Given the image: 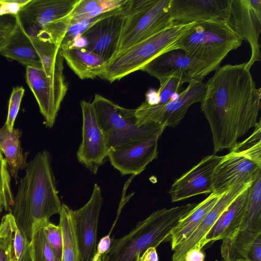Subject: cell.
Returning <instances> with one entry per match:
<instances>
[{
    "label": "cell",
    "instance_id": "cell-1",
    "mask_svg": "<svg viewBox=\"0 0 261 261\" xmlns=\"http://www.w3.org/2000/svg\"><path fill=\"white\" fill-rule=\"evenodd\" d=\"M205 85L201 109L210 126L214 152L230 150L258 122L261 89L246 63L220 67Z\"/></svg>",
    "mask_w": 261,
    "mask_h": 261
},
{
    "label": "cell",
    "instance_id": "cell-2",
    "mask_svg": "<svg viewBox=\"0 0 261 261\" xmlns=\"http://www.w3.org/2000/svg\"><path fill=\"white\" fill-rule=\"evenodd\" d=\"M61 205L49 153L42 151L28 163L12 210L17 227L29 243L35 224L59 214Z\"/></svg>",
    "mask_w": 261,
    "mask_h": 261
},
{
    "label": "cell",
    "instance_id": "cell-3",
    "mask_svg": "<svg viewBox=\"0 0 261 261\" xmlns=\"http://www.w3.org/2000/svg\"><path fill=\"white\" fill-rule=\"evenodd\" d=\"M196 204L188 203L153 212L127 234L112 239L110 248L101 256L102 261H136L137 255L148 248L170 241L174 228Z\"/></svg>",
    "mask_w": 261,
    "mask_h": 261
},
{
    "label": "cell",
    "instance_id": "cell-4",
    "mask_svg": "<svg viewBox=\"0 0 261 261\" xmlns=\"http://www.w3.org/2000/svg\"><path fill=\"white\" fill-rule=\"evenodd\" d=\"M243 41L229 21L210 20L195 22L176 47L202 63L208 74L219 68L227 55L240 47Z\"/></svg>",
    "mask_w": 261,
    "mask_h": 261
},
{
    "label": "cell",
    "instance_id": "cell-5",
    "mask_svg": "<svg viewBox=\"0 0 261 261\" xmlns=\"http://www.w3.org/2000/svg\"><path fill=\"white\" fill-rule=\"evenodd\" d=\"M195 22L174 23L117 53L106 66L100 76L111 83L141 69L158 55L177 49L176 43Z\"/></svg>",
    "mask_w": 261,
    "mask_h": 261
},
{
    "label": "cell",
    "instance_id": "cell-6",
    "mask_svg": "<svg viewBox=\"0 0 261 261\" xmlns=\"http://www.w3.org/2000/svg\"><path fill=\"white\" fill-rule=\"evenodd\" d=\"M80 0H30L16 16L31 38L61 46Z\"/></svg>",
    "mask_w": 261,
    "mask_h": 261
},
{
    "label": "cell",
    "instance_id": "cell-7",
    "mask_svg": "<svg viewBox=\"0 0 261 261\" xmlns=\"http://www.w3.org/2000/svg\"><path fill=\"white\" fill-rule=\"evenodd\" d=\"M253 133L222 158L213 175V192L222 194L237 185L251 182L261 173L260 121Z\"/></svg>",
    "mask_w": 261,
    "mask_h": 261
},
{
    "label": "cell",
    "instance_id": "cell-8",
    "mask_svg": "<svg viewBox=\"0 0 261 261\" xmlns=\"http://www.w3.org/2000/svg\"><path fill=\"white\" fill-rule=\"evenodd\" d=\"M171 2L126 0L123 4L126 17L117 54L173 25Z\"/></svg>",
    "mask_w": 261,
    "mask_h": 261
},
{
    "label": "cell",
    "instance_id": "cell-9",
    "mask_svg": "<svg viewBox=\"0 0 261 261\" xmlns=\"http://www.w3.org/2000/svg\"><path fill=\"white\" fill-rule=\"evenodd\" d=\"M92 102L109 150L145 139L164 127L155 124L139 126L135 109L123 108L99 94H95Z\"/></svg>",
    "mask_w": 261,
    "mask_h": 261
},
{
    "label": "cell",
    "instance_id": "cell-10",
    "mask_svg": "<svg viewBox=\"0 0 261 261\" xmlns=\"http://www.w3.org/2000/svg\"><path fill=\"white\" fill-rule=\"evenodd\" d=\"M206 90L202 81L194 80L180 92L177 100H169L164 104L150 106L144 101L135 110L139 126L155 124L161 126L173 127L185 117L189 108L201 102Z\"/></svg>",
    "mask_w": 261,
    "mask_h": 261
},
{
    "label": "cell",
    "instance_id": "cell-11",
    "mask_svg": "<svg viewBox=\"0 0 261 261\" xmlns=\"http://www.w3.org/2000/svg\"><path fill=\"white\" fill-rule=\"evenodd\" d=\"M123 4L113 11L104 13L81 35L85 41L84 48L99 56L107 63L118 51L126 17Z\"/></svg>",
    "mask_w": 261,
    "mask_h": 261
},
{
    "label": "cell",
    "instance_id": "cell-12",
    "mask_svg": "<svg viewBox=\"0 0 261 261\" xmlns=\"http://www.w3.org/2000/svg\"><path fill=\"white\" fill-rule=\"evenodd\" d=\"M25 76L45 118L46 126L53 127L67 91L63 74L48 76L42 68L27 66Z\"/></svg>",
    "mask_w": 261,
    "mask_h": 261
},
{
    "label": "cell",
    "instance_id": "cell-13",
    "mask_svg": "<svg viewBox=\"0 0 261 261\" xmlns=\"http://www.w3.org/2000/svg\"><path fill=\"white\" fill-rule=\"evenodd\" d=\"M165 127L150 136L120 145L109 150L108 157L111 165L122 175H137L158 156V144Z\"/></svg>",
    "mask_w": 261,
    "mask_h": 261
},
{
    "label": "cell",
    "instance_id": "cell-14",
    "mask_svg": "<svg viewBox=\"0 0 261 261\" xmlns=\"http://www.w3.org/2000/svg\"><path fill=\"white\" fill-rule=\"evenodd\" d=\"M141 70L157 79L159 82L170 76L181 79L185 83L202 81L208 75L204 65L180 49L161 54Z\"/></svg>",
    "mask_w": 261,
    "mask_h": 261
},
{
    "label": "cell",
    "instance_id": "cell-15",
    "mask_svg": "<svg viewBox=\"0 0 261 261\" xmlns=\"http://www.w3.org/2000/svg\"><path fill=\"white\" fill-rule=\"evenodd\" d=\"M102 197L95 184L89 200L81 208L73 211V219L79 261H93L96 254L97 230Z\"/></svg>",
    "mask_w": 261,
    "mask_h": 261
},
{
    "label": "cell",
    "instance_id": "cell-16",
    "mask_svg": "<svg viewBox=\"0 0 261 261\" xmlns=\"http://www.w3.org/2000/svg\"><path fill=\"white\" fill-rule=\"evenodd\" d=\"M82 140L76 153L79 162L93 174L108 157L109 150L99 125L93 102L81 101Z\"/></svg>",
    "mask_w": 261,
    "mask_h": 261
},
{
    "label": "cell",
    "instance_id": "cell-17",
    "mask_svg": "<svg viewBox=\"0 0 261 261\" xmlns=\"http://www.w3.org/2000/svg\"><path fill=\"white\" fill-rule=\"evenodd\" d=\"M229 23L236 33L249 43L251 56L246 66L250 70L260 60L261 0H232Z\"/></svg>",
    "mask_w": 261,
    "mask_h": 261
},
{
    "label": "cell",
    "instance_id": "cell-18",
    "mask_svg": "<svg viewBox=\"0 0 261 261\" xmlns=\"http://www.w3.org/2000/svg\"><path fill=\"white\" fill-rule=\"evenodd\" d=\"M221 158L215 154L207 155L176 179L169 191L172 202L213 192V175Z\"/></svg>",
    "mask_w": 261,
    "mask_h": 261
},
{
    "label": "cell",
    "instance_id": "cell-19",
    "mask_svg": "<svg viewBox=\"0 0 261 261\" xmlns=\"http://www.w3.org/2000/svg\"><path fill=\"white\" fill-rule=\"evenodd\" d=\"M232 0H171V13L175 23L210 20L229 21Z\"/></svg>",
    "mask_w": 261,
    "mask_h": 261
},
{
    "label": "cell",
    "instance_id": "cell-20",
    "mask_svg": "<svg viewBox=\"0 0 261 261\" xmlns=\"http://www.w3.org/2000/svg\"><path fill=\"white\" fill-rule=\"evenodd\" d=\"M251 183L235 185L223 193L194 231L173 249L172 261H184L186 254L189 250L193 248L201 249L208 231L222 213L241 193L249 187Z\"/></svg>",
    "mask_w": 261,
    "mask_h": 261
},
{
    "label": "cell",
    "instance_id": "cell-21",
    "mask_svg": "<svg viewBox=\"0 0 261 261\" xmlns=\"http://www.w3.org/2000/svg\"><path fill=\"white\" fill-rule=\"evenodd\" d=\"M248 188L241 193L220 215L207 233L203 243V247L219 240L232 239L239 232L244 215Z\"/></svg>",
    "mask_w": 261,
    "mask_h": 261
},
{
    "label": "cell",
    "instance_id": "cell-22",
    "mask_svg": "<svg viewBox=\"0 0 261 261\" xmlns=\"http://www.w3.org/2000/svg\"><path fill=\"white\" fill-rule=\"evenodd\" d=\"M60 50L63 59L81 80L100 77L103 74L107 63L95 53L79 47Z\"/></svg>",
    "mask_w": 261,
    "mask_h": 261
},
{
    "label": "cell",
    "instance_id": "cell-23",
    "mask_svg": "<svg viewBox=\"0 0 261 261\" xmlns=\"http://www.w3.org/2000/svg\"><path fill=\"white\" fill-rule=\"evenodd\" d=\"M0 55L16 60L26 67L42 68L32 39L21 29L18 22L7 43L0 50Z\"/></svg>",
    "mask_w": 261,
    "mask_h": 261
},
{
    "label": "cell",
    "instance_id": "cell-24",
    "mask_svg": "<svg viewBox=\"0 0 261 261\" xmlns=\"http://www.w3.org/2000/svg\"><path fill=\"white\" fill-rule=\"evenodd\" d=\"M222 194L215 192L210 194L207 198L197 204L180 220L171 232L170 242L172 250L194 231Z\"/></svg>",
    "mask_w": 261,
    "mask_h": 261
},
{
    "label": "cell",
    "instance_id": "cell-25",
    "mask_svg": "<svg viewBox=\"0 0 261 261\" xmlns=\"http://www.w3.org/2000/svg\"><path fill=\"white\" fill-rule=\"evenodd\" d=\"M21 132L19 129L10 130L5 124L0 129V149L4 153L11 174L16 181L19 170L28 165L27 157L21 148Z\"/></svg>",
    "mask_w": 261,
    "mask_h": 261
},
{
    "label": "cell",
    "instance_id": "cell-26",
    "mask_svg": "<svg viewBox=\"0 0 261 261\" xmlns=\"http://www.w3.org/2000/svg\"><path fill=\"white\" fill-rule=\"evenodd\" d=\"M261 232V173L248 189V198L239 231Z\"/></svg>",
    "mask_w": 261,
    "mask_h": 261
},
{
    "label": "cell",
    "instance_id": "cell-27",
    "mask_svg": "<svg viewBox=\"0 0 261 261\" xmlns=\"http://www.w3.org/2000/svg\"><path fill=\"white\" fill-rule=\"evenodd\" d=\"M73 210L62 203L59 225L63 234V249L61 261H79V251L74 228Z\"/></svg>",
    "mask_w": 261,
    "mask_h": 261
},
{
    "label": "cell",
    "instance_id": "cell-28",
    "mask_svg": "<svg viewBox=\"0 0 261 261\" xmlns=\"http://www.w3.org/2000/svg\"><path fill=\"white\" fill-rule=\"evenodd\" d=\"M39 55L42 67L48 76L63 74V58L60 45L31 38Z\"/></svg>",
    "mask_w": 261,
    "mask_h": 261
},
{
    "label": "cell",
    "instance_id": "cell-29",
    "mask_svg": "<svg viewBox=\"0 0 261 261\" xmlns=\"http://www.w3.org/2000/svg\"><path fill=\"white\" fill-rule=\"evenodd\" d=\"M43 221L37 223L33 227L30 243L33 261H59L46 239Z\"/></svg>",
    "mask_w": 261,
    "mask_h": 261
},
{
    "label": "cell",
    "instance_id": "cell-30",
    "mask_svg": "<svg viewBox=\"0 0 261 261\" xmlns=\"http://www.w3.org/2000/svg\"><path fill=\"white\" fill-rule=\"evenodd\" d=\"M12 213L4 215L0 223V261H11L13 224Z\"/></svg>",
    "mask_w": 261,
    "mask_h": 261
},
{
    "label": "cell",
    "instance_id": "cell-31",
    "mask_svg": "<svg viewBox=\"0 0 261 261\" xmlns=\"http://www.w3.org/2000/svg\"><path fill=\"white\" fill-rule=\"evenodd\" d=\"M10 180L7 162L0 149V203L6 211L12 213L14 197L10 187Z\"/></svg>",
    "mask_w": 261,
    "mask_h": 261
},
{
    "label": "cell",
    "instance_id": "cell-32",
    "mask_svg": "<svg viewBox=\"0 0 261 261\" xmlns=\"http://www.w3.org/2000/svg\"><path fill=\"white\" fill-rule=\"evenodd\" d=\"M103 14L94 18L71 22L62 41L60 49H64L70 47L74 40L80 37L89 27L99 19Z\"/></svg>",
    "mask_w": 261,
    "mask_h": 261
},
{
    "label": "cell",
    "instance_id": "cell-33",
    "mask_svg": "<svg viewBox=\"0 0 261 261\" xmlns=\"http://www.w3.org/2000/svg\"><path fill=\"white\" fill-rule=\"evenodd\" d=\"M43 228L54 254L59 261H61L63 239L61 227L48 220L43 221Z\"/></svg>",
    "mask_w": 261,
    "mask_h": 261
},
{
    "label": "cell",
    "instance_id": "cell-34",
    "mask_svg": "<svg viewBox=\"0 0 261 261\" xmlns=\"http://www.w3.org/2000/svg\"><path fill=\"white\" fill-rule=\"evenodd\" d=\"M159 82L160 87L158 92L160 101L158 105L169 101L173 93L181 92L182 85L185 83L181 79L176 76H170Z\"/></svg>",
    "mask_w": 261,
    "mask_h": 261
},
{
    "label": "cell",
    "instance_id": "cell-35",
    "mask_svg": "<svg viewBox=\"0 0 261 261\" xmlns=\"http://www.w3.org/2000/svg\"><path fill=\"white\" fill-rule=\"evenodd\" d=\"M24 89L22 87L13 88L9 101L8 110L5 124L10 130H12L15 119L17 116L21 101L24 95Z\"/></svg>",
    "mask_w": 261,
    "mask_h": 261
},
{
    "label": "cell",
    "instance_id": "cell-36",
    "mask_svg": "<svg viewBox=\"0 0 261 261\" xmlns=\"http://www.w3.org/2000/svg\"><path fill=\"white\" fill-rule=\"evenodd\" d=\"M29 244L14 222L11 261H22Z\"/></svg>",
    "mask_w": 261,
    "mask_h": 261
},
{
    "label": "cell",
    "instance_id": "cell-37",
    "mask_svg": "<svg viewBox=\"0 0 261 261\" xmlns=\"http://www.w3.org/2000/svg\"><path fill=\"white\" fill-rule=\"evenodd\" d=\"M30 0H0V16L16 17Z\"/></svg>",
    "mask_w": 261,
    "mask_h": 261
},
{
    "label": "cell",
    "instance_id": "cell-38",
    "mask_svg": "<svg viewBox=\"0 0 261 261\" xmlns=\"http://www.w3.org/2000/svg\"><path fill=\"white\" fill-rule=\"evenodd\" d=\"M246 261H261V235L256 238L250 246Z\"/></svg>",
    "mask_w": 261,
    "mask_h": 261
},
{
    "label": "cell",
    "instance_id": "cell-39",
    "mask_svg": "<svg viewBox=\"0 0 261 261\" xmlns=\"http://www.w3.org/2000/svg\"><path fill=\"white\" fill-rule=\"evenodd\" d=\"M17 24L16 17L11 15L0 16V31H13Z\"/></svg>",
    "mask_w": 261,
    "mask_h": 261
},
{
    "label": "cell",
    "instance_id": "cell-40",
    "mask_svg": "<svg viewBox=\"0 0 261 261\" xmlns=\"http://www.w3.org/2000/svg\"><path fill=\"white\" fill-rule=\"evenodd\" d=\"M205 254L201 249L193 248L185 255L184 261H204Z\"/></svg>",
    "mask_w": 261,
    "mask_h": 261
},
{
    "label": "cell",
    "instance_id": "cell-41",
    "mask_svg": "<svg viewBox=\"0 0 261 261\" xmlns=\"http://www.w3.org/2000/svg\"><path fill=\"white\" fill-rule=\"evenodd\" d=\"M111 242L112 239L110 238V234L102 238L97 245L96 254L101 256L105 253L110 248Z\"/></svg>",
    "mask_w": 261,
    "mask_h": 261
},
{
    "label": "cell",
    "instance_id": "cell-42",
    "mask_svg": "<svg viewBox=\"0 0 261 261\" xmlns=\"http://www.w3.org/2000/svg\"><path fill=\"white\" fill-rule=\"evenodd\" d=\"M139 261H159L156 248L150 247L145 250L140 256Z\"/></svg>",
    "mask_w": 261,
    "mask_h": 261
},
{
    "label": "cell",
    "instance_id": "cell-43",
    "mask_svg": "<svg viewBox=\"0 0 261 261\" xmlns=\"http://www.w3.org/2000/svg\"><path fill=\"white\" fill-rule=\"evenodd\" d=\"M159 95L158 90L150 88L145 94L144 102L150 106H155L159 103Z\"/></svg>",
    "mask_w": 261,
    "mask_h": 261
},
{
    "label": "cell",
    "instance_id": "cell-44",
    "mask_svg": "<svg viewBox=\"0 0 261 261\" xmlns=\"http://www.w3.org/2000/svg\"><path fill=\"white\" fill-rule=\"evenodd\" d=\"M12 32L0 31V50L7 43Z\"/></svg>",
    "mask_w": 261,
    "mask_h": 261
},
{
    "label": "cell",
    "instance_id": "cell-45",
    "mask_svg": "<svg viewBox=\"0 0 261 261\" xmlns=\"http://www.w3.org/2000/svg\"><path fill=\"white\" fill-rule=\"evenodd\" d=\"M22 261H33L31 255V247L30 244L28 246L27 251L25 252V253L23 256Z\"/></svg>",
    "mask_w": 261,
    "mask_h": 261
},
{
    "label": "cell",
    "instance_id": "cell-46",
    "mask_svg": "<svg viewBox=\"0 0 261 261\" xmlns=\"http://www.w3.org/2000/svg\"><path fill=\"white\" fill-rule=\"evenodd\" d=\"M101 255L96 254L93 261H102Z\"/></svg>",
    "mask_w": 261,
    "mask_h": 261
},
{
    "label": "cell",
    "instance_id": "cell-47",
    "mask_svg": "<svg viewBox=\"0 0 261 261\" xmlns=\"http://www.w3.org/2000/svg\"><path fill=\"white\" fill-rule=\"evenodd\" d=\"M223 261H245V260H243V259H237V260H223Z\"/></svg>",
    "mask_w": 261,
    "mask_h": 261
},
{
    "label": "cell",
    "instance_id": "cell-48",
    "mask_svg": "<svg viewBox=\"0 0 261 261\" xmlns=\"http://www.w3.org/2000/svg\"><path fill=\"white\" fill-rule=\"evenodd\" d=\"M3 209V207L2 205V204L0 203V214L2 212Z\"/></svg>",
    "mask_w": 261,
    "mask_h": 261
},
{
    "label": "cell",
    "instance_id": "cell-49",
    "mask_svg": "<svg viewBox=\"0 0 261 261\" xmlns=\"http://www.w3.org/2000/svg\"><path fill=\"white\" fill-rule=\"evenodd\" d=\"M140 255H141V254H138V255H137V258H136V261H139V257H140Z\"/></svg>",
    "mask_w": 261,
    "mask_h": 261
}]
</instances>
